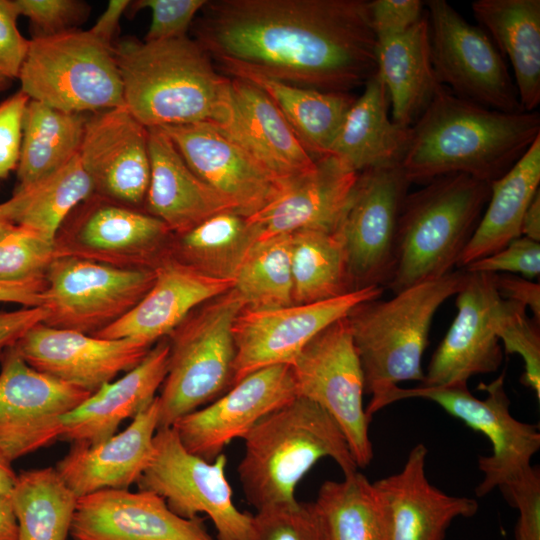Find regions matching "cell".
I'll return each instance as SVG.
<instances>
[{
  "mask_svg": "<svg viewBox=\"0 0 540 540\" xmlns=\"http://www.w3.org/2000/svg\"><path fill=\"white\" fill-rule=\"evenodd\" d=\"M538 137L537 111L489 109L439 85L410 127L400 166L411 183L466 174L491 184L508 172Z\"/></svg>",
  "mask_w": 540,
  "mask_h": 540,
  "instance_id": "2",
  "label": "cell"
},
{
  "mask_svg": "<svg viewBox=\"0 0 540 540\" xmlns=\"http://www.w3.org/2000/svg\"><path fill=\"white\" fill-rule=\"evenodd\" d=\"M359 174L331 156L317 159L312 171L295 179L271 203L245 218L252 243L300 230L335 232Z\"/></svg>",
  "mask_w": 540,
  "mask_h": 540,
  "instance_id": "26",
  "label": "cell"
},
{
  "mask_svg": "<svg viewBox=\"0 0 540 540\" xmlns=\"http://www.w3.org/2000/svg\"><path fill=\"white\" fill-rule=\"evenodd\" d=\"M370 24L376 38L396 35L408 30L425 15L420 0L368 1Z\"/></svg>",
  "mask_w": 540,
  "mask_h": 540,
  "instance_id": "51",
  "label": "cell"
},
{
  "mask_svg": "<svg viewBox=\"0 0 540 540\" xmlns=\"http://www.w3.org/2000/svg\"><path fill=\"white\" fill-rule=\"evenodd\" d=\"M290 365L258 369L218 399L178 419L172 428L190 453L213 461L267 414L296 397Z\"/></svg>",
  "mask_w": 540,
  "mask_h": 540,
  "instance_id": "18",
  "label": "cell"
},
{
  "mask_svg": "<svg viewBox=\"0 0 540 540\" xmlns=\"http://www.w3.org/2000/svg\"><path fill=\"white\" fill-rule=\"evenodd\" d=\"M169 343L158 341L144 359L62 418L59 440L93 445L113 436L119 425L148 407L161 388L168 367Z\"/></svg>",
  "mask_w": 540,
  "mask_h": 540,
  "instance_id": "29",
  "label": "cell"
},
{
  "mask_svg": "<svg viewBox=\"0 0 540 540\" xmlns=\"http://www.w3.org/2000/svg\"><path fill=\"white\" fill-rule=\"evenodd\" d=\"M47 314L43 307L0 311V360L28 330L44 322Z\"/></svg>",
  "mask_w": 540,
  "mask_h": 540,
  "instance_id": "54",
  "label": "cell"
},
{
  "mask_svg": "<svg viewBox=\"0 0 540 540\" xmlns=\"http://www.w3.org/2000/svg\"><path fill=\"white\" fill-rule=\"evenodd\" d=\"M424 3L437 82L454 95L483 107L525 112L503 56L488 35L447 1Z\"/></svg>",
  "mask_w": 540,
  "mask_h": 540,
  "instance_id": "12",
  "label": "cell"
},
{
  "mask_svg": "<svg viewBox=\"0 0 540 540\" xmlns=\"http://www.w3.org/2000/svg\"><path fill=\"white\" fill-rule=\"evenodd\" d=\"M45 278L27 282H0V302L41 307Z\"/></svg>",
  "mask_w": 540,
  "mask_h": 540,
  "instance_id": "55",
  "label": "cell"
},
{
  "mask_svg": "<svg viewBox=\"0 0 540 540\" xmlns=\"http://www.w3.org/2000/svg\"><path fill=\"white\" fill-rule=\"evenodd\" d=\"M521 235L540 241V191L536 193L523 216Z\"/></svg>",
  "mask_w": 540,
  "mask_h": 540,
  "instance_id": "57",
  "label": "cell"
},
{
  "mask_svg": "<svg viewBox=\"0 0 540 540\" xmlns=\"http://www.w3.org/2000/svg\"><path fill=\"white\" fill-rule=\"evenodd\" d=\"M159 128L189 168L245 218L263 209L292 183L276 179L236 141L209 123Z\"/></svg>",
  "mask_w": 540,
  "mask_h": 540,
  "instance_id": "19",
  "label": "cell"
},
{
  "mask_svg": "<svg viewBox=\"0 0 540 540\" xmlns=\"http://www.w3.org/2000/svg\"><path fill=\"white\" fill-rule=\"evenodd\" d=\"M18 17L12 0H0V74L10 80L18 78L29 46L17 27Z\"/></svg>",
  "mask_w": 540,
  "mask_h": 540,
  "instance_id": "52",
  "label": "cell"
},
{
  "mask_svg": "<svg viewBox=\"0 0 540 540\" xmlns=\"http://www.w3.org/2000/svg\"><path fill=\"white\" fill-rule=\"evenodd\" d=\"M29 97L18 91L0 103V179L17 169Z\"/></svg>",
  "mask_w": 540,
  "mask_h": 540,
  "instance_id": "50",
  "label": "cell"
},
{
  "mask_svg": "<svg viewBox=\"0 0 540 540\" xmlns=\"http://www.w3.org/2000/svg\"><path fill=\"white\" fill-rule=\"evenodd\" d=\"M236 141L271 175L290 184L316 167L269 97L252 83L229 78L224 103L209 123Z\"/></svg>",
  "mask_w": 540,
  "mask_h": 540,
  "instance_id": "23",
  "label": "cell"
},
{
  "mask_svg": "<svg viewBox=\"0 0 540 540\" xmlns=\"http://www.w3.org/2000/svg\"><path fill=\"white\" fill-rule=\"evenodd\" d=\"M0 540H17V522L9 497L0 496Z\"/></svg>",
  "mask_w": 540,
  "mask_h": 540,
  "instance_id": "58",
  "label": "cell"
},
{
  "mask_svg": "<svg viewBox=\"0 0 540 540\" xmlns=\"http://www.w3.org/2000/svg\"><path fill=\"white\" fill-rule=\"evenodd\" d=\"M540 183V137L498 180L481 219L459 258L456 269L500 251L521 235L523 216Z\"/></svg>",
  "mask_w": 540,
  "mask_h": 540,
  "instance_id": "34",
  "label": "cell"
},
{
  "mask_svg": "<svg viewBox=\"0 0 540 540\" xmlns=\"http://www.w3.org/2000/svg\"><path fill=\"white\" fill-rule=\"evenodd\" d=\"M158 425L156 396L122 432L93 445L72 444L55 469L78 498L102 490L129 489L152 459Z\"/></svg>",
  "mask_w": 540,
  "mask_h": 540,
  "instance_id": "27",
  "label": "cell"
},
{
  "mask_svg": "<svg viewBox=\"0 0 540 540\" xmlns=\"http://www.w3.org/2000/svg\"><path fill=\"white\" fill-rule=\"evenodd\" d=\"M124 107L146 128L211 123L229 78L188 36L162 41L125 39L114 46Z\"/></svg>",
  "mask_w": 540,
  "mask_h": 540,
  "instance_id": "3",
  "label": "cell"
},
{
  "mask_svg": "<svg viewBox=\"0 0 540 540\" xmlns=\"http://www.w3.org/2000/svg\"><path fill=\"white\" fill-rule=\"evenodd\" d=\"M465 269L402 290L391 299L368 300L347 315L364 376L365 393L377 399L404 381L424 379L422 357L438 308L456 295Z\"/></svg>",
  "mask_w": 540,
  "mask_h": 540,
  "instance_id": "6",
  "label": "cell"
},
{
  "mask_svg": "<svg viewBox=\"0 0 540 540\" xmlns=\"http://www.w3.org/2000/svg\"><path fill=\"white\" fill-rule=\"evenodd\" d=\"M494 330L509 354H519L525 364L521 382L540 399V331L539 323L530 319L527 308L501 298L494 319Z\"/></svg>",
  "mask_w": 540,
  "mask_h": 540,
  "instance_id": "44",
  "label": "cell"
},
{
  "mask_svg": "<svg viewBox=\"0 0 540 540\" xmlns=\"http://www.w3.org/2000/svg\"><path fill=\"white\" fill-rule=\"evenodd\" d=\"M495 289L502 299L514 301L530 309L533 319L540 322V285L524 277L507 273H490Z\"/></svg>",
  "mask_w": 540,
  "mask_h": 540,
  "instance_id": "53",
  "label": "cell"
},
{
  "mask_svg": "<svg viewBox=\"0 0 540 540\" xmlns=\"http://www.w3.org/2000/svg\"><path fill=\"white\" fill-rule=\"evenodd\" d=\"M387 89L376 73L349 108L327 156L361 173L400 166L410 140V127L389 115Z\"/></svg>",
  "mask_w": 540,
  "mask_h": 540,
  "instance_id": "31",
  "label": "cell"
},
{
  "mask_svg": "<svg viewBox=\"0 0 540 540\" xmlns=\"http://www.w3.org/2000/svg\"><path fill=\"white\" fill-rule=\"evenodd\" d=\"M154 268H123L57 256L45 274L44 324L95 335L126 315L148 292Z\"/></svg>",
  "mask_w": 540,
  "mask_h": 540,
  "instance_id": "11",
  "label": "cell"
},
{
  "mask_svg": "<svg viewBox=\"0 0 540 540\" xmlns=\"http://www.w3.org/2000/svg\"><path fill=\"white\" fill-rule=\"evenodd\" d=\"M232 277L245 308L268 310L293 305L291 234L254 241Z\"/></svg>",
  "mask_w": 540,
  "mask_h": 540,
  "instance_id": "41",
  "label": "cell"
},
{
  "mask_svg": "<svg viewBox=\"0 0 540 540\" xmlns=\"http://www.w3.org/2000/svg\"><path fill=\"white\" fill-rule=\"evenodd\" d=\"M16 477L12 462L0 451V496L9 497Z\"/></svg>",
  "mask_w": 540,
  "mask_h": 540,
  "instance_id": "59",
  "label": "cell"
},
{
  "mask_svg": "<svg viewBox=\"0 0 540 540\" xmlns=\"http://www.w3.org/2000/svg\"><path fill=\"white\" fill-rule=\"evenodd\" d=\"M18 79L30 100L64 112L124 107L114 46L89 30L33 36Z\"/></svg>",
  "mask_w": 540,
  "mask_h": 540,
  "instance_id": "8",
  "label": "cell"
},
{
  "mask_svg": "<svg viewBox=\"0 0 540 540\" xmlns=\"http://www.w3.org/2000/svg\"><path fill=\"white\" fill-rule=\"evenodd\" d=\"M17 540H67L78 497L53 467L17 474L9 495Z\"/></svg>",
  "mask_w": 540,
  "mask_h": 540,
  "instance_id": "38",
  "label": "cell"
},
{
  "mask_svg": "<svg viewBox=\"0 0 540 540\" xmlns=\"http://www.w3.org/2000/svg\"><path fill=\"white\" fill-rule=\"evenodd\" d=\"M95 193L140 208L150 181L148 128L125 107L87 117L79 150Z\"/></svg>",
  "mask_w": 540,
  "mask_h": 540,
  "instance_id": "21",
  "label": "cell"
},
{
  "mask_svg": "<svg viewBox=\"0 0 540 540\" xmlns=\"http://www.w3.org/2000/svg\"><path fill=\"white\" fill-rule=\"evenodd\" d=\"M19 16L27 17L34 36H49L78 29L90 11L79 0H12Z\"/></svg>",
  "mask_w": 540,
  "mask_h": 540,
  "instance_id": "46",
  "label": "cell"
},
{
  "mask_svg": "<svg viewBox=\"0 0 540 540\" xmlns=\"http://www.w3.org/2000/svg\"><path fill=\"white\" fill-rule=\"evenodd\" d=\"M130 2L129 0H110L89 31L98 39L112 45V40L119 29L120 19L127 11Z\"/></svg>",
  "mask_w": 540,
  "mask_h": 540,
  "instance_id": "56",
  "label": "cell"
},
{
  "mask_svg": "<svg viewBox=\"0 0 540 540\" xmlns=\"http://www.w3.org/2000/svg\"><path fill=\"white\" fill-rule=\"evenodd\" d=\"M250 540H325L313 502L282 503L256 511Z\"/></svg>",
  "mask_w": 540,
  "mask_h": 540,
  "instance_id": "45",
  "label": "cell"
},
{
  "mask_svg": "<svg viewBox=\"0 0 540 540\" xmlns=\"http://www.w3.org/2000/svg\"><path fill=\"white\" fill-rule=\"evenodd\" d=\"M383 290L367 287L320 302L276 309L244 308L233 324L234 384L258 369L291 365L316 335L360 303L379 298Z\"/></svg>",
  "mask_w": 540,
  "mask_h": 540,
  "instance_id": "16",
  "label": "cell"
},
{
  "mask_svg": "<svg viewBox=\"0 0 540 540\" xmlns=\"http://www.w3.org/2000/svg\"><path fill=\"white\" fill-rule=\"evenodd\" d=\"M149 347L132 339H106L39 323L13 346L31 367L91 394L128 372Z\"/></svg>",
  "mask_w": 540,
  "mask_h": 540,
  "instance_id": "20",
  "label": "cell"
},
{
  "mask_svg": "<svg viewBox=\"0 0 540 540\" xmlns=\"http://www.w3.org/2000/svg\"><path fill=\"white\" fill-rule=\"evenodd\" d=\"M144 297L122 318L94 336L132 339L153 347L197 307L234 287L233 277L212 275L174 256L155 268Z\"/></svg>",
  "mask_w": 540,
  "mask_h": 540,
  "instance_id": "25",
  "label": "cell"
},
{
  "mask_svg": "<svg viewBox=\"0 0 540 540\" xmlns=\"http://www.w3.org/2000/svg\"><path fill=\"white\" fill-rule=\"evenodd\" d=\"M227 73L262 90L315 160L328 155L346 113L356 99L349 92L305 88L253 71L232 70Z\"/></svg>",
  "mask_w": 540,
  "mask_h": 540,
  "instance_id": "35",
  "label": "cell"
},
{
  "mask_svg": "<svg viewBox=\"0 0 540 540\" xmlns=\"http://www.w3.org/2000/svg\"><path fill=\"white\" fill-rule=\"evenodd\" d=\"M0 362V451L13 462L59 440L62 418L91 393L37 371L13 347Z\"/></svg>",
  "mask_w": 540,
  "mask_h": 540,
  "instance_id": "15",
  "label": "cell"
},
{
  "mask_svg": "<svg viewBox=\"0 0 540 540\" xmlns=\"http://www.w3.org/2000/svg\"><path fill=\"white\" fill-rule=\"evenodd\" d=\"M485 399L475 397L467 384L416 388L394 387L377 399L370 400L366 410L369 418L387 405L402 399L424 398L437 403L446 412L484 434L492 445L490 456H479V469L484 478L476 487L483 497L496 487L502 489L526 474L531 458L540 448V432L533 424L512 416L510 400L505 390V372L489 384L481 383Z\"/></svg>",
  "mask_w": 540,
  "mask_h": 540,
  "instance_id": "9",
  "label": "cell"
},
{
  "mask_svg": "<svg viewBox=\"0 0 540 540\" xmlns=\"http://www.w3.org/2000/svg\"><path fill=\"white\" fill-rule=\"evenodd\" d=\"M426 457V446L416 444L401 471L373 483L387 510L390 540H444L456 518L478 510L475 499L448 495L429 482Z\"/></svg>",
  "mask_w": 540,
  "mask_h": 540,
  "instance_id": "28",
  "label": "cell"
},
{
  "mask_svg": "<svg viewBox=\"0 0 540 540\" xmlns=\"http://www.w3.org/2000/svg\"><path fill=\"white\" fill-rule=\"evenodd\" d=\"M10 83V79L0 74V93L5 90Z\"/></svg>",
  "mask_w": 540,
  "mask_h": 540,
  "instance_id": "61",
  "label": "cell"
},
{
  "mask_svg": "<svg viewBox=\"0 0 540 540\" xmlns=\"http://www.w3.org/2000/svg\"><path fill=\"white\" fill-rule=\"evenodd\" d=\"M457 314L429 362L420 386L467 384L470 377L495 372L503 359L494 319L501 297L490 273L469 272L456 294Z\"/></svg>",
  "mask_w": 540,
  "mask_h": 540,
  "instance_id": "22",
  "label": "cell"
},
{
  "mask_svg": "<svg viewBox=\"0 0 540 540\" xmlns=\"http://www.w3.org/2000/svg\"><path fill=\"white\" fill-rule=\"evenodd\" d=\"M93 181L83 167L79 153L38 183L15 189L14 224L30 228L45 238L55 237L70 213L94 195Z\"/></svg>",
  "mask_w": 540,
  "mask_h": 540,
  "instance_id": "39",
  "label": "cell"
},
{
  "mask_svg": "<svg viewBox=\"0 0 540 540\" xmlns=\"http://www.w3.org/2000/svg\"><path fill=\"white\" fill-rule=\"evenodd\" d=\"M70 536L73 540H214L203 518H182L161 496L129 489L78 498Z\"/></svg>",
  "mask_w": 540,
  "mask_h": 540,
  "instance_id": "24",
  "label": "cell"
},
{
  "mask_svg": "<svg viewBox=\"0 0 540 540\" xmlns=\"http://www.w3.org/2000/svg\"><path fill=\"white\" fill-rule=\"evenodd\" d=\"M519 511L515 540H540V474L532 467L526 474L502 488Z\"/></svg>",
  "mask_w": 540,
  "mask_h": 540,
  "instance_id": "49",
  "label": "cell"
},
{
  "mask_svg": "<svg viewBox=\"0 0 540 540\" xmlns=\"http://www.w3.org/2000/svg\"><path fill=\"white\" fill-rule=\"evenodd\" d=\"M244 308L242 298L232 288L194 309L168 335L167 373L157 396L158 429L172 427L233 386V324Z\"/></svg>",
  "mask_w": 540,
  "mask_h": 540,
  "instance_id": "7",
  "label": "cell"
},
{
  "mask_svg": "<svg viewBox=\"0 0 540 540\" xmlns=\"http://www.w3.org/2000/svg\"><path fill=\"white\" fill-rule=\"evenodd\" d=\"M243 440L237 472L244 496L256 511L296 501L298 483L322 458L333 459L344 476L358 471L335 420L301 396L263 417Z\"/></svg>",
  "mask_w": 540,
  "mask_h": 540,
  "instance_id": "4",
  "label": "cell"
},
{
  "mask_svg": "<svg viewBox=\"0 0 540 540\" xmlns=\"http://www.w3.org/2000/svg\"><path fill=\"white\" fill-rule=\"evenodd\" d=\"M57 256L55 241L18 224L0 228V282H27L45 278Z\"/></svg>",
  "mask_w": 540,
  "mask_h": 540,
  "instance_id": "43",
  "label": "cell"
},
{
  "mask_svg": "<svg viewBox=\"0 0 540 540\" xmlns=\"http://www.w3.org/2000/svg\"><path fill=\"white\" fill-rule=\"evenodd\" d=\"M471 8L513 68L523 111L540 103V0H476Z\"/></svg>",
  "mask_w": 540,
  "mask_h": 540,
  "instance_id": "33",
  "label": "cell"
},
{
  "mask_svg": "<svg viewBox=\"0 0 540 540\" xmlns=\"http://www.w3.org/2000/svg\"><path fill=\"white\" fill-rule=\"evenodd\" d=\"M377 74L390 100L391 118L411 127L432 100L437 82L427 14L408 30L377 39Z\"/></svg>",
  "mask_w": 540,
  "mask_h": 540,
  "instance_id": "32",
  "label": "cell"
},
{
  "mask_svg": "<svg viewBox=\"0 0 540 540\" xmlns=\"http://www.w3.org/2000/svg\"><path fill=\"white\" fill-rule=\"evenodd\" d=\"M14 203L10 197L5 202L0 203V228L14 223Z\"/></svg>",
  "mask_w": 540,
  "mask_h": 540,
  "instance_id": "60",
  "label": "cell"
},
{
  "mask_svg": "<svg viewBox=\"0 0 540 540\" xmlns=\"http://www.w3.org/2000/svg\"><path fill=\"white\" fill-rule=\"evenodd\" d=\"M467 272L520 274L530 280L540 274V243L520 236L500 251L464 267Z\"/></svg>",
  "mask_w": 540,
  "mask_h": 540,
  "instance_id": "48",
  "label": "cell"
},
{
  "mask_svg": "<svg viewBox=\"0 0 540 540\" xmlns=\"http://www.w3.org/2000/svg\"><path fill=\"white\" fill-rule=\"evenodd\" d=\"M206 0L131 1L127 12L151 10V23L144 41H162L187 36V31Z\"/></svg>",
  "mask_w": 540,
  "mask_h": 540,
  "instance_id": "47",
  "label": "cell"
},
{
  "mask_svg": "<svg viewBox=\"0 0 540 540\" xmlns=\"http://www.w3.org/2000/svg\"><path fill=\"white\" fill-rule=\"evenodd\" d=\"M293 304L320 302L352 292L344 248L338 233H291Z\"/></svg>",
  "mask_w": 540,
  "mask_h": 540,
  "instance_id": "40",
  "label": "cell"
},
{
  "mask_svg": "<svg viewBox=\"0 0 540 540\" xmlns=\"http://www.w3.org/2000/svg\"><path fill=\"white\" fill-rule=\"evenodd\" d=\"M148 148L146 212L161 220L172 234L182 235L217 213L235 212L228 200L189 168L160 128H148Z\"/></svg>",
  "mask_w": 540,
  "mask_h": 540,
  "instance_id": "30",
  "label": "cell"
},
{
  "mask_svg": "<svg viewBox=\"0 0 540 540\" xmlns=\"http://www.w3.org/2000/svg\"><path fill=\"white\" fill-rule=\"evenodd\" d=\"M201 12L195 40L226 72L328 92L364 86L377 72L368 1L216 0Z\"/></svg>",
  "mask_w": 540,
  "mask_h": 540,
  "instance_id": "1",
  "label": "cell"
},
{
  "mask_svg": "<svg viewBox=\"0 0 540 540\" xmlns=\"http://www.w3.org/2000/svg\"><path fill=\"white\" fill-rule=\"evenodd\" d=\"M226 464L224 453L211 462L190 453L172 427H163L155 433L152 459L136 484L161 496L182 518L206 514L216 540H250L253 515L235 506Z\"/></svg>",
  "mask_w": 540,
  "mask_h": 540,
  "instance_id": "10",
  "label": "cell"
},
{
  "mask_svg": "<svg viewBox=\"0 0 540 540\" xmlns=\"http://www.w3.org/2000/svg\"><path fill=\"white\" fill-rule=\"evenodd\" d=\"M171 234L161 220L140 208L94 194L64 221L55 247L57 256L123 268H154L149 261Z\"/></svg>",
  "mask_w": 540,
  "mask_h": 540,
  "instance_id": "17",
  "label": "cell"
},
{
  "mask_svg": "<svg viewBox=\"0 0 540 540\" xmlns=\"http://www.w3.org/2000/svg\"><path fill=\"white\" fill-rule=\"evenodd\" d=\"M313 505L325 540H390L385 505L359 471L325 481Z\"/></svg>",
  "mask_w": 540,
  "mask_h": 540,
  "instance_id": "37",
  "label": "cell"
},
{
  "mask_svg": "<svg viewBox=\"0 0 540 540\" xmlns=\"http://www.w3.org/2000/svg\"><path fill=\"white\" fill-rule=\"evenodd\" d=\"M297 396L322 407L340 427L359 467L373 458L364 376L347 316L316 335L290 365Z\"/></svg>",
  "mask_w": 540,
  "mask_h": 540,
  "instance_id": "13",
  "label": "cell"
},
{
  "mask_svg": "<svg viewBox=\"0 0 540 540\" xmlns=\"http://www.w3.org/2000/svg\"><path fill=\"white\" fill-rule=\"evenodd\" d=\"M491 193V184L466 174L435 178L403 201L394 260L384 288L396 294L454 271Z\"/></svg>",
  "mask_w": 540,
  "mask_h": 540,
  "instance_id": "5",
  "label": "cell"
},
{
  "mask_svg": "<svg viewBox=\"0 0 540 540\" xmlns=\"http://www.w3.org/2000/svg\"><path fill=\"white\" fill-rule=\"evenodd\" d=\"M87 117L29 100L17 166L18 186L30 187L49 176L80 150Z\"/></svg>",
  "mask_w": 540,
  "mask_h": 540,
  "instance_id": "36",
  "label": "cell"
},
{
  "mask_svg": "<svg viewBox=\"0 0 540 540\" xmlns=\"http://www.w3.org/2000/svg\"><path fill=\"white\" fill-rule=\"evenodd\" d=\"M251 243L245 217L224 211L179 235L174 257L209 274L232 277Z\"/></svg>",
  "mask_w": 540,
  "mask_h": 540,
  "instance_id": "42",
  "label": "cell"
},
{
  "mask_svg": "<svg viewBox=\"0 0 540 540\" xmlns=\"http://www.w3.org/2000/svg\"><path fill=\"white\" fill-rule=\"evenodd\" d=\"M411 182L401 166L370 169L359 178L336 230L352 291L387 284L397 224Z\"/></svg>",
  "mask_w": 540,
  "mask_h": 540,
  "instance_id": "14",
  "label": "cell"
}]
</instances>
